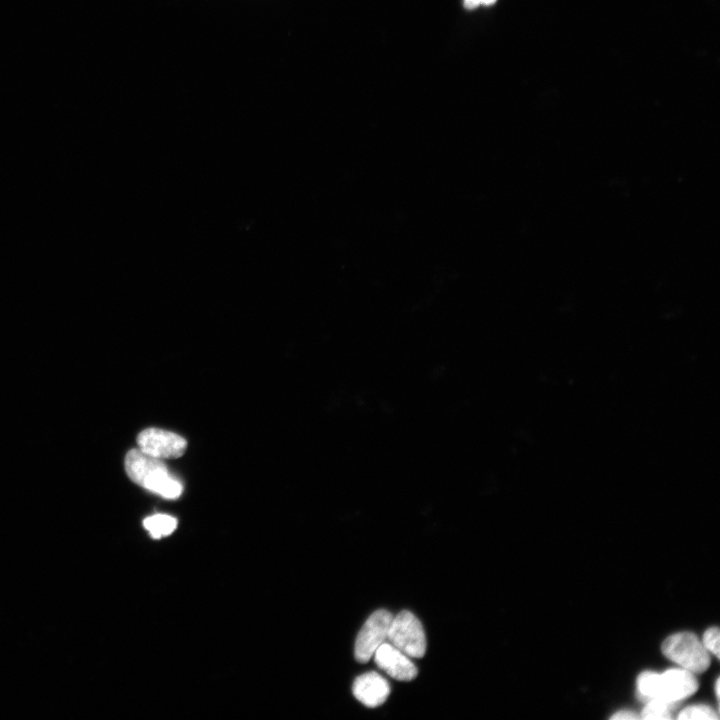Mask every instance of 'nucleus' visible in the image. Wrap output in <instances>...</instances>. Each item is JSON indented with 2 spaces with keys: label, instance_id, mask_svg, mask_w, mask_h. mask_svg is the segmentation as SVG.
<instances>
[{
  "label": "nucleus",
  "instance_id": "obj_1",
  "mask_svg": "<svg viewBox=\"0 0 720 720\" xmlns=\"http://www.w3.org/2000/svg\"><path fill=\"white\" fill-rule=\"evenodd\" d=\"M125 470L133 482L164 498L176 499L182 493V484L169 473L162 459L139 448L127 453Z\"/></svg>",
  "mask_w": 720,
  "mask_h": 720
},
{
  "label": "nucleus",
  "instance_id": "obj_2",
  "mask_svg": "<svg viewBox=\"0 0 720 720\" xmlns=\"http://www.w3.org/2000/svg\"><path fill=\"white\" fill-rule=\"evenodd\" d=\"M637 690L647 700L656 699L676 704L689 697L698 689V682L692 672L684 668H672L659 674L645 671L637 678Z\"/></svg>",
  "mask_w": 720,
  "mask_h": 720
},
{
  "label": "nucleus",
  "instance_id": "obj_3",
  "mask_svg": "<svg viewBox=\"0 0 720 720\" xmlns=\"http://www.w3.org/2000/svg\"><path fill=\"white\" fill-rule=\"evenodd\" d=\"M661 650L668 659L692 673L704 672L710 664L709 652L690 632H680L667 637Z\"/></svg>",
  "mask_w": 720,
  "mask_h": 720
},
{
  "label": "nucleus",
  "instance_id": "obj_4",
  "mask_svg": "<svg viewBox=\"0 0 720 720\" xmlns=\"http://www.w3.org/2000/svg\"><path fill=\"white\" fill-rule=\"evenodd\" d=\"M387 639L409 657L422 658L426 652V636L419 619L409 611H401L391 620Z\"/></svg>",
  "mask_w": 720,
  "mask_h": 720
},
{
  "label": "nucleus",
  "instance_id": "obj_5",
  "mask_svg": "<svg viewBox=\"0 0 720 720\" xmlns=\"http://www.w3.org/2000/svg\"><path fill=\"white\" fill-rule=\"evenodd\" d=\"M392 618V614L385 609L376 610L368 617L355 642L354 655L357 662H368L376 649L385 642Z\"/></svg>",
  "mask_w": 720,
  "mask_h": 720
},
{
  "label": "nucleus",
  "instance_id": "obj_6",
  "mask_svg": "<svg viewBox=\"0 0 720 720\" xmlns=\"http://www.w3.org/2000/svg\"><path fill=\"white\" fill-rule=\"evenodd\" d=\"M137 443L141 451L159 459L178 458L187 448V442L183 437L158 428L141 431Z\"/></svg>",
  "mask_w": 720,
  "mask_h": 720
},
{
  "label": "nucleus",
  "instance_id": "obj_7",
  "mask_svg": "<svg viewBox=\"0 0 720 720\" xmlns=\"http://www.w3.org/2000/svg\"><path fill=\"white\" fill-rule=\"evenodd\" d=\"M373 656L377 666L396 680L411 681L417 676L414 663L391 643L383 642Z\"/></svg>",
  "mask_w": 720,
  "mask_h": 720
},
{
  "label": "nucleus",
  "instance_id": "obj_8",
  "mask_svg": "<svg viewBox=\"0 0 720 720\" xmlns=\"http://www.w3.org/2000/svg\"><path fill=\"white\" fill-rule=\"evenodd\" d=\"M355 698L369 708L383 704L390 694L388 681L375 671L358 676L353 683Z\"/></svg>",
  "mask_w": 720,
  "mask_h": 720
},
{
  "label": "nucleus",
  "instance_id": "obj_9",
  "mask_svg": "<svg viewBox=\"0 0 720 720\" xmlns=\"http://www.w3.org/2000/svg\"><path fill=\"white\" fill-rule=\"evenodd\" d=\"M145 529L152 538L158 539L170 535L177 526V520L166 514H156L143 521Z\"/></svg>",
  "mask_w": 720,
  "mask_h": 720
},
{
  "label": "nucleus",
  "instance_id": "obj_10",
  "mask_svg": "<svg viewBox=\"0 0 720 720\" xmlns=\"http://www.w3.org/2000/svg\"><path fill=\"white\" fill-rule=\"evenodd\" d=\"M675 704L667 703L661 700L650 699L644 706L640 718L643 719H672L671 710Z\"/></svg>",
  "mask_w": 720,
  "mask_h": 720
},
{
  "label": "nucleus",
  "instance_id": "obj_11",
  "mask_svg": "<svg viewBox=\"0 0 720 720\" xmlns=\"http://www.w3.org/2000/svg\"><path fill=\"white\" fill-rule=\"evenodd\" d=\"M678 719L684 720V719H709V720H716L718 719V715L716 712L709 706L706 705H693L686 707L683 709L679 715Z\"/></svg>",
  "mask_w": 720,
  "mask_h": 720
},
{
  "label": "nucleus",
  "instance_id": "obj_12",
  "mask_svg": "<svg viewBox=\"0 0 720 720\" xmlns=\"http://www.w3.org/2000/svg\"><path fill=\"white\" fill-rule=\"evenodd\" d=\"M702 643L708 652H712L719 658V629L717 627H711L705 631Z\"/></svg>",
  "mask_w": 720,
  "mask_h": 720
},
{
  "label": "nucleus",
  "instance_id": "obj_13",
  "mask_svg": "<svg viewBox=\"0 0 720 720\" xmlns=\"http://www.w3.org/2000/svg\"><path fill=\"white\" fill-rule=\"evenodd\" d=\"M497 0H464V4L469 9H474L479 6H488L495 3Z\"/></svg>",
  "mask_w": 720,
  "mask_h": 720
},
{
  "label": "nucleus",
  "instance_id": "obj_14",
  "mask_svg": "<svg viewBox=\"0 0 720 720\" xmlns=\"http://www.w3.org/2000/svg\"><path fill=\"white\" fill-rule=\"evenodd\" d=\"M639 718H640L639 715H637L631 711H619L611 716V719H614V720H618V719H621V720L632 719L633 720V719H639Z\"/></svg>",
  "mask_w": 720,
  "mask_h": 720
},
{
  "label": "nucleus",
  "instance_id": "obj_15",
  "mask_svg": "<svg viewBox=\"0 0 720 720\" xmlns=\"http://www.w3.org/2000/svg\"><path fill=\"white\" fill-rule=\"evenodd\" d=\"M719 682H720L719 679H717L715 682V692H716L717 699H719Z\"/></svg>",
  "mask_w": 720,
  "mask_h": 720
}]
</instances>
